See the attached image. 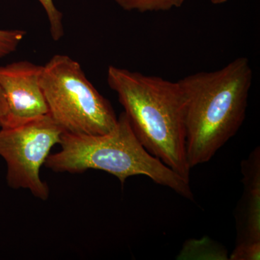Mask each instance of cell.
Instances as JSON below:
<instances>
[{
  "instance_id": "1",
  "label": "cell",
  "mask_w": 260,
  "mask_h": 260,
  "mask_svg": "<svg viewBox=\"0 0 260 260\" xmlns=\"http://www.w3.org/2000/svg\"><path fill=\"white\" fill-rule=\"evenodd\" d=\"M253 80L249 59L178 81L184 100L186 150L191 169L208 162L240 129Z\"/></svg>"
},
{
  "instance_id": "2",
  "label": "cell",
  "mask_w": 260,
  "mask_h": 260,
  "mask_svg": "<svg viewBox=\"0 0 260 260\" xmlns=\"http://www.w3.org/2000/svg\"><path fill=\"white\" fill-rule=\"evenodd\" d=\"M107 83L147 150L189 181L184 100L180 85L158 76L109 67Z\"/></svg>"
},
{
  "instance_id": "3",
  "label": "cell",
  "mask_w": 260,
  "mask_h": 260,
  "mask_svg": "<svg viewBox=\"0 0 260 260\" xmlns=\"http://www.w3.org/2000/svg\"><path fill=\"white\" fill-rule=\"evenodd\" d=\"M59 145L60 150L50 154L44 164L53 172L79 174L95 169L112 174L122 184L129 177L144 175L186 199L194 200L189 181L149 153L124 112L118 117L114 129L106 134L64 132Z\"/></svg>"
},
{
  "instance_id": "4",
  "label": "cell",
  "mask_w": 260,
  "mask_h": 260,
  "mask_svg": "<svg viewBox=\"0 0 260 260\" xmlns=\"http://www.w3.org/2000/svg\"><path fill=\"white\" fill-rule=\"evenodd\" d=\"M40 83L49 116L65 133L103 135L116 126L110 103L70 56H53L43 67Z\"/></svg>"
},
{
  "instance_id": "5",
  "label": "cell",
  "mask_w": 260,
  "mask_h": 260,
  "mask_svg": "<svg viewBox=\"0 0 260 260\" xmlns=\"http://www.w3.org/2000/svg\"><path fill=\"white\" fill-rule=\"evenodd\" d=\"M62 129L49 114L21 125L0 129V156L7 165V183L13 189H28L47 200L49 188L41 179V168L53 147L59 144Z\"/></svg>"
},
{
  "instance_id": "6",
  "label": "cell",
  "mask_w": 260,
  "mask_h": 260,
  "mask_svg": "<svg viewBox=\"0 0 260 260\" xmlns=\"http://www.w3.org/2000/svg\"><path fill=\"white\" fill-rule=\"evenodd\" d=\"M43 67L28 61L0 66V85L9 108L3 128L21 125L49 114L41 87Z\"/></svg>"
},
{
  "instance_id": "7",
  "label": "cell",
  "mask_w": 260,
  "mask_h": 260,
  "mask_svg": "<svg viewBox=\"0 0 260 260\" xmlns=\"http://www.w3.org/2000/svg\"><path fill=\"white\" fill-rule=\"evenodd\" d=\"M244 194L238 210L237 244L260 242V148L242 162Z\"/></svg>"
},
{
  "instance_id": "8",
  "label": "cell",
  "mask_w": 260,
  "mask_h": 260,
  "mask_svg": "<svg viewBox=\"0 0 260 260\" xmlns=\"http://www.w3.org/2000/svg\"><path fill=\"white\" fill-rule=\"evenodd\" d=\"M126 11H137L144 13L149 12L169 11L179 8L186 0H114Z\"/></svg>"
},
{
  "instance_id": "9",
  "label": "cell",
  "mask_w": 260,
  "mask_h": 260,
  "mask_svg": "<svg viewBox=\"0 0 260 260\" xmlns=\"http://www.w3.org/2000/svg\"><path fill=\"white\" fill-rule=\"evenodd\" d=\"M25 36L24 30L0 29V59L15 52Z\"/></svg>"
},
{
  "instance_id": "10",
  "label": "cell",
  "mask_w": 260,
  "mask_h": 260,
  "mask_svg": "<svg viewBox=\"0 0 260 260\" xmlns=\"http://www.w3.org/2000/svg\"><path fill=\"white\" fill-rule=\"evenodd\" d=\"M47 13L50 26V32L53 40L57 42L64 36L62 13L56 8L53 0H38Z\"/></svg>"
},
{
  "instance_id": "11",
  "label": "cell",
  "mask_w": 260,
  "mask_h": 260,
  "mask_svg": "<svg viewBox=\"0 0 260 260\" xmlns=\"http://www.w3.org/2000/svg\"><path fill=\"white\" fill-rule=\"evenodd\" d=\"M260 242L237 244L230 256L232 260H259Z\"/></svg>"
},
{
  "instance_id": "12",
  "label": "cell",
  "mask_w": 260,
  "mask_h": 260,
  "mask_svg": "<svg viewBox=\"0 0 260 260\" xmlns=\"http://www.w3.org/2000/svg\"><path fill=\"white\" fill-rule=\"evenodd\" d=\"M9 108L3 88L0 85V129L4 127L8 120Z\"/></svg>"
},
{
  "instance_id": "13",
  "label": "cell",
  "mask_w": 260,
  "mask_h": 260,
  "mask_svg": "<svg viewBox=\"0 0 260 260\" xmlns=\"http://www.w3.org/2000/svg\"><path fill=\"white\" fill-rule=\"evenodd\" d=\"M210 3L213 5H221L227 3L229 0H208Z\"/></svg>"
}]
</instances>
